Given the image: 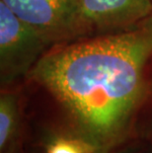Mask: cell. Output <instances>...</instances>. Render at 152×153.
<instances>
[{"instance_id":"1","label":"cell","mask_w":152,"mask_h":153,"mask_svg":"<svg viewBox=\"0 0 152 153\" xmlns=\"http://www.w3.org/2000/svg\"><path fill=\"white\" fill-rule=\"evenodd\" d=\"M152 16L122 32L48 50L31 76L63 106L81 138L105 152L122 140L146 90Z\"/></svg>"},{"instance_id":"2","label":"cell","mask_w":152,"mask_h":153,"mask_svg":"<svg viewBox=\"0 0 152 153\" xmlns=\"http://www.w3.org/2000/svg\"><path fill=\"white\" fill-rule=\"evenodd\" d=\"M53 45L0 1V78L8 84L31 72Z\"/></svg>"},{"instance_id":"3","label":"cell","mask_w":152,"mask_h":153,"mask_svg":"<svg viewBox=\"0 0 152 153\" xmlns=\"http://www.w3.org/2000/svg\"><path fill=\"white\" fill-rule=\"evenodd\" d=\"M19 19L44 36L51 45H63L89 33L79 0H0Z\"/></svg>"},{"instance_id":"4","label":"cell","mask_w":152,"mask_h":153,"mask_svg":"<svg viewBox=\"0 0 152 153\" xmlns=\"http://www.w3.org/2000/svg\"><path fill=\"white\" fill-rule=\"evenodd\" d=\"M90 30H127L152 16V0H79Z\"/></svg>"},{"instance_id":"5","label":"cell","mask_w":152,"mask_h":153,"mask_svg":"<svg viewBox=\"0 0 152 153\" xmlns=\"http://www.w3.org/2000/svg\"><path fill=\"white\" fill-rule=\"evenodd\" d=\"M20 126L18 100L13 93L0 96V153H11L16 144Z\"/></svg>"},{"instance_id":"6","label":"cell","mask_w":152,"mask_h":153,"mask_svg":"<svg viewBox=\"0 0 152 153\" xmlns=\"http://www.w3.org/2000/svg\"><path fill=\"white\" fill-rule=\"evenodd\" d=\"M47 153H97L96 148L83 138H57L47 146Z\"/></svg>"}]
</instances>
